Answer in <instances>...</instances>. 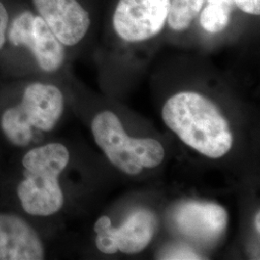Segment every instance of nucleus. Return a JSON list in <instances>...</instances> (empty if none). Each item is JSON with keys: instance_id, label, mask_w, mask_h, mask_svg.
<instances>
[{"instance_id": "1", "label": "nucleus", "mask_w": 260, "mask_h": 260, "mask_svg": "<svg viewBox=\"0 0 260 260\" xmlns=\"http://www.w3.org/2000/svg\"><path fill=\"white\" fill-rule=\"evenodd\" d=\"M162 117L183 143L205 156L222 157L233 147L229 122L202 93L186 91L174 94L165 103Z\"/></svg>"}, {"instance_id": "2", "label": "nucleus", "mask_w": 260, "mask_h": 260, "mask_svg": "<svg viewBox=\"0 0 260 260\" xmlns=\"http://www.w3.org/2000/svg\"><path fill=\"white\" fill-rule=\"evenodd\" d=\"M69 161V150L59 143L30 149L24 154L23 179L18 185L17 194L26 213L47 217L62 208L64 195L59 184V176Z\"/></svg>"}, {"instance_id": "3", "label": "nucleus", "mask_w": 260, "mask_h": 260, "mask_svg": "<svg viewBox=\"0 0 260 260\" xmlns=\"http://www.w3.org/2000/svg\"><path fill=\"white\" fill-rule=\"evenodd\" d=\"M169 5L170 0H115L108 25L123 43L148 42L165 31Z\"/></svg>"}, {"instance_id": "4", "label": "nucleus", "mask_w": 260, "mask_h": 260, "mask_svg": "<svg viewBox=\"0 0 260 260\" xmlns=\"http://www.w3.org/2000/svg\"><path fill=\"white\" fill-rule=\"evenodd\" d=\"M7 41L27 48L43 72L55 73L64 65L65 47L34 10L25 9L10 19Z\"/></svg>"}, {"instance_id": "5", "label": "nucleus", "mask_w": 260, "mask_h": 260, "mask_svg": "<svg viewBox=\"0 0 260 260\" xmlns=\"http://www.w3.org/2000/svg\"><path fill=\"white\" fill-rule=\"evenodd\" d=\"M31 3L65 47L79 45L93 25V13L85 0H31Z\"/></svg>"}, {"instance_id": "6", "label": "nucleus", "mask_w": 260, "mask_h": 260, "mask_svg": "<svg viewBox=\"0 0 260 260\" xmlns=\"http://www.w3.org/2000/svg\"><path fill=\"white\" fill-rule=\"evenodd\" d=\"M92 132L96 145L115 167L129 176H136L143 171L135 151L136 138H130L114 113L98 114L92 121Z\"/></svg>"}, {"instance_id": "7", "label": "nucleus", "mask_w": 260, "mask_h": 260, "mask_svg": "<svg viewBox=\"0 0 260 260\" xmlns=\"http://www.w3.org/2000/svg\"><path fill=\"white\" fill-rule=\"evenodd\" d=\"M13 110L29 128L50 131L64 111V95L53 84L33 82L25 87L21 103Z\"/></svg>"}, {"instance_id": "8", "label": "nucleus", "mask_w": 260, "mask_h": 260, "mask_svg": "<svg viewBox=\"0 0 260 260\" xmlns=\"http://www.w3.org/2000/svg\"><path fill=\"white\" fill-rule=\"evenodd\" d=\"M44 245L37 232L19 215L0 213V260H41Z\"/></svg>"}, {"instance_id": "9", "label": "nucleus", "mask_w": 260, "mask_h": 260, "mask_svg": "<svg viewBox=\"0 0 260 260\" xmlns=\"http://www.w3.org/2000/svg\"><path fill=\"white\" fill-rule=\"evenodd\" d=\"M178 230L187 236L200 240L217 239L226 228L225 209L216 204L187 203L177 210Z\"/></svg>"}, {"instance_id": "10", "label": "nucleus", "mask_w": 260, "mask_h": 260, "mask_svg": "<svg viewBox=\"0 0 260 260\" xmlns=\"http://www.w3.org/2000/svg\"><path fill=\"white\" fill-rule=\"evenodd\" d=\"M156 229L154 215L148 210H138L131 214L120 228L112 225L118 250L123 253L134 254L145 250Z\"/></svg>"}, {"instance_id": "11", "label": "nucleus", "mask_w": 260, "mask_h": 260, "mask_svg": "<svg viewBox=\"0 0 260 260\" xmlns=\"http://www.w3.org/2000/svg\"><path fill=\"white\" fill-rule=\"evenodd\" d=\"M205 0H170L167 26L169 31L182 34L196 26Z\"/></svg>"}, {"instance_id": "12", "label": "nucleus", "mask_w": 260, "mask_h": 260, "mask_svg": "<svg viewBox=\"0 0 260 260\" xmlns=\"http://www.w3.org/2000/svg\"><path fill=\"white\" fill-rule=\"evenodd\" d=\"M135 151L143 168L157 167L165 156L162 145L151 138H136Z\"/></svg>"}, {"instance_id": "13", "label": "nucleus", "mask_w": 260, "mask_h": 260, "mask_svg": "<svg viewBox=\"0 0 260 260\" xmlns=\"http://www.w3.org/2000/svg\"><path fill=\"white\" fill-rule=\"evenodd\" d=\"M111 228V220L107 216H102L93 226V231L96 233V248L105 254H113L119 251L116 240L112 235Z\"/></svg>"}, {"instance_id": "14", "label": "nucleus", "mask_w": 260, "mask_h": 260, "mask_svg": "<svg viewBox=\"0 0 260 260\" xmlns=\"http://www.w3.org/2000/svg\"><path fill=\"white\" fill-rule=\"evenodd\" d=\"M241 17L258 19L260 16V0H233Z\"/></svg>"}, {"instance_id": "15", "label": "nucleus", "mask_w": 260, "mask_h": 260, "mask_svg": "<svg viewBox=\"0 0 260 260\" xmlns=\"http://www.w3.org/2000/svg\"><path fill=\"white\" fill-rule=\"evenodd\" d=\"M10 19L7 6L0 0V51L7 42V31L9 27Z\"/></svg>"}, {"instance_id": "16", "label": "nucleus", "mask_w": 260, "mask_h": 260, "mask_svg": "<svg viewBox=\"0 0 260 260\" xmlns=\"http://www.w3.org/2000/svg\"><path fill=\"white\" fill-rule=\"evenodd\" d=\"M168 259H201V257L191 251H186L184 249H180L175 251L174 253L168 254Z\"/></svg>"}, {"instance_id": "17", "label": "nucleus", "mask_w": 260, "mask_h": 260, "mask_svg": "<svg viewBox=\"0 0 260 260\" xmlns=\"http://www.w3.org/2000/svg\"><path fill=\"white\" fill-rule=\"evenodd\" d=\"M260 213L259 212H257L256 214V216H255V221H254V223H255V229H256V231H257V233H259L260 232Z\"/></svg>"}]
</instances>
